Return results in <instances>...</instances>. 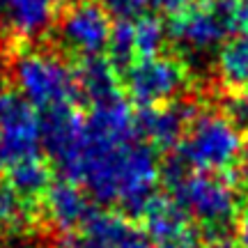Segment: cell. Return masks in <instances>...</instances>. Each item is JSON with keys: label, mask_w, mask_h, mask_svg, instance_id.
<instances>
[{"label": "cell", "mask_w": 248, "mask_h": 248, "mask_svg": "<svg viewBox=\"0 0 248 248\" xmlns=\"http://www.w3.org/2000/svg\"><path fill=\"white\" fill-rule=\"evenodd\" d=\"M74 76H76V90L88 99L90 106L120 97L115 69L110 62L101 60V58H85Z\"/></svg>", "instance_id": "5bb4252c"}, {"label": "cell", "mask_w": 248, "mask_h": 248, "mask_svg": "<svg viewBox=\"0 0 248 248\" xmlns=\"http://www.w3.org/2000/svg\"><path fill=\"white\" fill-rule=\"evenodd\" d=\"M32 221L30 200L18 195L7 182L0 184V237H16Z\"/></svg>", "instance_id": "2e32d148"}, {"label": "cell", "mask_w": 248, "mask_h": 248, "mask_svg": "<svg viewBox=\"0 0 248 248\" xmlns=\"http://www.w3.org/2000/svg\"><path fill=\"white\" fill-rule=\"evenodd\" d=\"M133 30V44H136V55L138 58H150V55H159L161 46L166 42L168 30L161 23L156 16H142L133 18L131 21Z\"/></svg>", "instance_id": "ac0fdd59"}, {"label": "cell", "mask_w": 248, "mask_h": 248, "mask_svg": "<svg viewBox=\"0 0 248 248\" xmlns=\"http://www.w3.org/2000/svg\"><path fill=\"white\" fill-rule=\"evenodd\" d=\"M145 234L154 248H200V232L172 198H152L142 209Z\"/></svg>", "instance_id": "9c48e42d"}, {"label": "cell", "mask_w": 248, "mask_h": 248, "mask_svg": "<svg viewBox=\"0 0 248 248\" xmlns=\"http://www.w3.org/2000/svg\"><path fill=\"white\" fill-rule=\"evenodd\" d=\"M62 2H71V0H62Z\"/></svg>", "instance_id": "4316f807"}, {"label": "cell", "mask_w": 248, "mask_h": 248, "mask_svg": "<svg viewBox=\"0 0 248 248\" xmlns=\"http://www.w3.org/2000/svg\"><path fill=\"white\" fill-rule=\"evenodd\" d=\"M12 78L16 92L42 113H51L71 104L76 90V76L69 67L48 51H26L14 60Z\"/></svg>", "instance_id": "277c9868"}, {"label": "cell", "mask_w": 248, "mask_h": 248, "mask_svg": "<svg viewBox=\"0 0 248 248\" xmlns=\"http://www.w3.org/2000/svg\"><path fill=\"white\" fill-rule=\"evenodd\" d=\"M46 214L58 230L71 234L94 214L88 191H83L76 182L62 179L48 186L46 191Z\"/></svg>", "instance_id": "7c38bea8"}, {"label": "cell", "mask_w": 248, "mask_h": 248, "mask_svg": "<svg viewBox=\"0 0 248 248\" xmlns=\"http://www.w3.org/2000/svg\"><path fill=\"white\" fill-rule=\"evenodd\" d=\"M234 246L248 248V207L241 212L239 221H237V232H234Z\"/></svg>", "instance_id": "cb8c5ba5"}, {"label": "cell", "mask_w": 248, "mask_h": 248, "mask_svg": "<svg viewBox=\"0 0 248 248\" xmlns=\"http://www.w3.org/2000/svg\"><path fill=\"white\" fill-rule=\"evenodd\" d=\"M244 166H246V172H248V147L244 150Z\"/></svg>", "instance_id": "484cf974"}, {"label": "cell", "mask_w": 248, "mask_h": 248, "mask_svg": "<svg viewBox=\"0 0 248 248\" xmlns=\"http://www.w3.org/2000/svg\"><path fill=\"white\" fill-rule=\"evenodd\" d=\"M97 5L106 14H113L120 21H133V18L142 16L150 0H97Z\"/></svg>", "instance_id": "ffe728a7"}, {"label": "cell", "mask_w": 248, "mask_h": 248, "mask_svg": "<svg viewBox=\"0 0 248 248\" xmlns=\"http://www.w3.org/2000/svg\"><path fill=\"white\" fill-rule=\"evenodd\" d=\"M108 53H110V64H115V67H129L133 60H138L131 21H120L113 28L110 39H108Z\"/></svg>", "instance_id": "d6986e66"}, {"label": "cell", "mask_w": 248, "mask_h": 248, "mask_svg": "<svg viewBox=\"0 0 248 248\" xmlns=\"http://www.w3.org/2000/svg\"><path fill=\"white\" fill-rule=\"evenodd\" d=\"M193 117L195 108L188 104L142 108V113L136 115V133L150 147H172L182 142Z\"/></svg>", "instance_id": "30bf717a"}, {"label": "cell", "mask_w": 248, "mask_h": 248, "mask_svg": "<svg viewBox=\"0 0 248 248\" xmlns=\"http://www.w3.org/2000/svg\"><path fill=\"white\" fill-rule=\"evenodd\" d=\"M223 9L230 23V30L248 35V0H223Z\"/></svg>", "instance_id": "44dd1931"}, {"label": "cell", "mask_w": 248, "mask_h": 248, "mask_svg": "<svg viewBox=\"0 0 248 248\" xmlns=\"http://www.w3.org/2000/svg\"><path fill=\"white\" fill-rule=\"evenodd\" d=\"M117 248H154V246H152V241L147 239L145 232H138V230H133V228H129V232L124 234V239L120 241Z\"/></svg>", "instance_id": "603a6c76"}, {"label": "cell", "mask_w": 248, "mask_h": 248, "mask_svg": "<svg viewBox=\"0 0 248 248\" xmlns=\"http://www.w3.org/2000/svg\"><path fill=\"white\" fill-rule=\"evenodd\" d=\"M244 133L228 115L200 113L179 142V163L195 172L223 175L244 159Z\"/></svg>", "instance_id": "3957f363"}, {"label": "cell", "mask_w": 248, "mask_h": 248, "mask_svg": "<svg viewBox=\"0 0 248 248\" xmlns=\"http://www.w3.org/2000/svg\"><path fill=\"white\" fill-rule=\"evenodd\" d=\"M58 0H0V30L14 39H37L53 26Z\"/></svg>", "instance_id": "8fae6325"}, {"label": "cell", "mask_w": 248, "mask_h": 248, "mask_svg": "<svg viewBox=\"0 0 248 248\" xmlns=\"http://www.w3.org/2000/svg\"><path fill=\"white\" fill-rule=\"evenodd\" d=\"M42 117L18 92L0 90V170L42 159Z\"/></svg>", "instance_id": "5b68a950"}, {"label": "cell", "mask_w": 248, "mask_h": 248, "mask_svg": "<svg viewBox=\"0 0 248 248\" xmlns=\"http://www.w3.org/2000/svg\"><path fill=\"white\" fill-rule=\"evenodd\" d=\"M129 225L122 216L113 212H97L80 225L78 230L67 234L64 248H117Z\"/></svg>", "instance_id": "4fadbf2b"}, {"label": "cell", "mask_w": 248, "mask_h": 248, "mask_svg": "<svg viewBox=\"0 0 248 248\" xmlns=\"http://www.w3.org/2000/svg\"><path fill=\"white\" fill-rule=\"evenodd\" d=\"M188 74L184 64L168 55L138 58L126 67L124 88L142 108L166 106L186 90Z\"/></svg>", "instance_id": "8992f818"}, {"label": "cell", "mask_w": 248, "mask_h": 248, "mask_svg": "<svg viewBox=\"0 0 248 248\" xmlns=\"http://www.w3.org/2000/svg\"><path fill=\"white\" fill-rule=\"evenodd\" d=\"M193 0H150V5H154L156 9H163V12H168V14H177L182 12L184 7H188Z\"/></svg>", "instance_id": "d4e9b609"}, {"label": "cell", "mask_w": 248, "mask_h": 248, "mask_svg": "<svg viewBox=\"0 0 248 248\" xmlns=\"http://www.w3.org/2000/svg\"><path fill=\"white\" fill-rule=\"evenodd\" d=\"M64 175L104 204L140 214L152 202L159 161L150 145L138 138L136 115L122 94L92 106L76 156Z\"/></svg>", "instance_id": "6da1fadb"}, {"label": "cell", "mask_w": 248, "mask_h": 248, "mask_svg": "<svg viewBox=\"0 0 248 248\" xmlns=\"http://www.w3.org/2000/svg\"><path fill=\"white\" fill-rule=\"evenodd\" d=\"M218 76L230 90L248 92V35L234 37L221 48Z\"/></svg>", "instance_id": "9a60e30c"}, {"label": "cell", "mask_w": 248, "mask_h": 248, "mask_svg": "<svg viewBox=\"0 0 248 248\" xmlns=\"http://www.w3.org/2000/svg\"><path fill=\"white\" fill-rule=\"evenodd\" d=\"M113 26L110 18L97 2H76L67 9L58 26L60 44L71 53L85 58H99L108 48Z\"/></svg>", "instance_id": "ba28073f"}, {"label": "cell", "mask_w": 248, "mask_h": 248, "mask_svg": "<svg viewBox=\"0 0 248 248\" xmlns=\"http://www.w3.org/2000/svg\"><path fill=\"white\" fill-rule=\"evenodd\" d=\"M228 117L239 126L241 131H248V92H241L230 99L228 104Z\"/></svg>", "instance_id": "7402d4cb"}, {"label": "cell", "mask_w": 248, "mask_h": 248, "mask_svg": "<svg viewBox=\"0 0 248 248\" xmlns=\"http://www.w3.org/2000/svg\"><path fill=\"white\" fill-rule=\"evenodd\" d=\"M168 188L170 198L200 223L212 239H221L239 204L237 188L230 179L209 172H195L182 163H172L168 170Z\"/></svg>", "instance_id": "7a4b0ae2"}, {"label": "cell", "mask_w": 248, "mask_h": 248, "mask_svg": "<svg viewBox=\"0 0 248 248\" xmlns=\"http://www.w3.org/2000/svg\"><path fill=\"white\" fill-rule=\"evenodd\" d=\"M5 175H7V184L18 195H23L26 200L46 193L48 186H51V172H48V168H46V163L42 159L21 163V166L12 168Z\"/></svg>", "instance_id": "e0dca14e"}, {"label": "cell", "mask_w": 248, "mask_h": 248, "mask_svg": "<svg viewBox=\"0 0 248 248\" xmlns=\"http://www.w3.org/2000/svg\"><path fill=\"white\" fill-rule=\"evenodd\" d=\"M230 32L223 0H193L172 16L170 35L184 51L193 55L212 53Z\"/></svg>", "instance_id": "52a82bcc"}]
</instances>
